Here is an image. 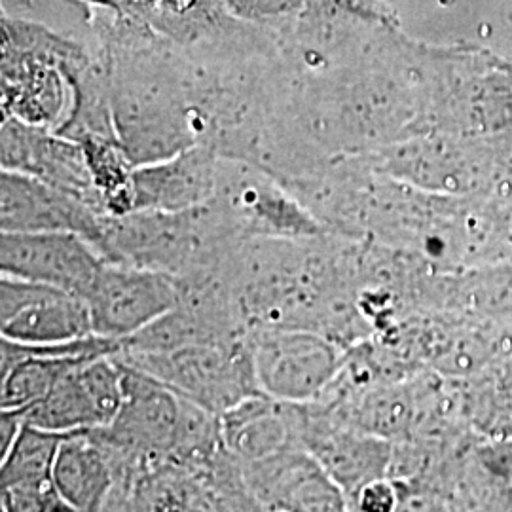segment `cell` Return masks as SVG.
Masks as SVG:
<instances>
[{
  "mask_svg": "<svg viewBox=\"0 0 512 512\" xmlns=\"http://www.w3.org/2000/svg\"><path fill=\"white\" fill-rule=\"evenodd\" d=\"M256 380L279 401L313 403L340 374L348 349L310 329H258L251 332Z\"/></svg>",
  "mask_w": 512,
  "mask_h": 512,
  "instance_id": "obj_2",
  "label": "cell"
},
{
  "mask_svg": "<svg viewBox=\"0 0 512 512\" xmlns=\"http://www.w3.org/2000/svg\"><path fill=\"white\" fill-rule=\"evenodd\" d=\"M306 420L308 403H287L266 393L249 395L220 414L224 444L241 463L304 448Z\"/></svg>",
  "mask_w": 512,
  "mask_h": 512,
  "instance_id": "obj_12",
  "label": "cell"
},
{
  "mask_svg": "<svg viewBox=\"0 0 512 512\" xmlns=\"http://www.w3.org/2000/svg\"><path fill=\"white\" fill-rule=\"evenodd\" d=\"M258 511H349L348 497L306 448L243 463Z\"/></svg>",
  "mask_w": 512,
  "mask_h": 512,
  "instance_id": "obj_8",
  "label": "cell"
},
{
  "mask_svg": "<svg viewBox=\"0 0 512 512\" xmlns=\"http://www.w3.org/2000/svg\"><path fill=\"white\" fill-rule=\"evenodd\" d=\"M465 421L484 439H512V357L454 380Z\"/></svg>",
  "mask_w": 512,
  "mask_h": 512,
  "instance_id": "obj_16",
  "label": "cell"
},
{
  "mask_svg": "<svg viewBox=\"0 0 512 512\" xmlns=\"http://www.w3.org/2000/svg\"><path fill=\"white\" fill-rule=\"evenodd\" d=\"M401 507V494L391 476L376 478L365 484L351 501L349 511L393 512Z\"/></svg>",
  "mask_w": 512,
  "mask_h": 512,
  "instance_id": "obj_18",
  "label": "cell"
},
{
  "mask_svg": "<svg viewBox=\"0 0 512 512\" xmlns=\"http://www.w3.org/2000/svg\"><path fill=\"white\" fill-rule=\"evenodd\" d=\"M116 357L219 416L245 397L264 393L256 380L251 334L152 353L120 351Z\"/></svg>",
  "mask_w": 512,
  "mask_h": 512,
  "instance_id": "obj_1",
  "label": "cell"
},
{
  "mask_svg": "<svg viewBox=\"0 0 512 512\" xmlns=\"http://www.w3.org/2000/svg\"><path fill=\"white\" fill-rule=\"evenodd\" d=\"M107 219L92 203L69 190L12 173L2 177V232H74L101 251Z\"/></svg>",
  "mask_w": 512,
  "mask_h": 512,
  "instance_id": "obj_9",
  "label": "cell"
},
{
  "mask_svg": "<svg viewBox=\"0 0 512 512\" xmlns=\"http://www.w3.org/2000/svg\"><path fill=\"white\" fill-rule=\"evenodd\" d=\"M220 211L230 220L243 241L251 239H310L330 230L302 205L274 188L247 184L222 202Z\"/></svg>",
  "mask_w": 512,
  "mask_h": 512,
  "instance_id": "obj_15",
  "label": "cell"
},
{
  "mask_svg": "<svg viewBox=\"0 0 512 512\" xmlns=\"http://www.w3.org/2000/svg\"><path fill=\"white\" fill-rule=\"evenodd\" d=\"M133 211L183 213L207 205L213 198V183L207 175L186 167H165L135 177Z\"/></svg>",
  "mask_w": 512,
  "mask_h": 512,
  "instance_id": "obj_17",
  "label": "cell"
},
{
  "mask_svg": "<svg viewBox=\"0 0 512 512\" xmlns=\"http://www.w3.org/2000/svg\"><path fill=\"white\" fill-rule=\"evenodd\" d=\"M84 300L93 334L122 342L175 310L183 300V283L164 272L109 260Z\"/></svg>",
  "mask_w": 512,
  "mask_h": 512,
  "instance_id": "obj_4",
  "label": "cell"
},
{
  "mask_svg": "<svg viewBox=\"0 0 512 512\" xmlns=\"http://www.w3.org/2000/svg\"><path fill=\"white\" fill-rule=\"evenodd\" d=\"M65 435L23 423L18 439L0 459L2 511L73 512L54 482L55 458Z\"/></svg>",
  "mask_w": 512,
  "mask_h": 512,
  "instance_id": "obj_11",
  "label": "cell"
},
{
  "mask_svg": "<svg viewBox=\"0 0 512 512\" xmlns=\"http://www.w3.org/2000/svg\"><path fill=\"white\" fill-rule=\"evenodd\" d=\"M122 366L124 403L114 421L99 427L97 433L143 475L173 456L183 416V397L147 372L124 363Z\"/></svg>",
  "mask_w": 512,
  "mask_h": 512,
  "instance_id": "obj_3",
  "label": "cell"
},
{
  "mask_svg": "<svg viewBox=\"0 0 512 512\" xmlns=\"http://www.w3.org/2000/svg\"><path fill=\"white\" fill-rule=\"evenodd\" d=\"M0 334L29 346L61 344L93 334L92 319L84 298L2 274Z\"/></svg>",
  "mask_w": 512,
  "mask_h": 512,
  "instance_id": "obj_7",
  "label": "cell"
},
{
  "mask_svg": "<svg viewBox=\"0 0 512 512\" xmlns=\"http://www.w3.org/2000/svg\"><path fill=\"white\" fill-rule=\"evenodd\" d=\"M124 403V366L116 355H99L73 366L54 389L23 414L25 423L57 433L107 427Z\"/></svg>",
  "mask_w": 512,
  "mask_h": 512,
  "instance_id": "obj_5",
  "label": "cell"
},
{
  "mask_svg": "<svg viewBox=\"0 0 512 512\" xmlns=\"http://www.w3.org/2000/svg\"><path fill=\"white\" fill-rule=\"evenodd\" d=\"M302 446L313 454L348 497L376 478L389 476L393 442L338 421L315 403H308Z\"/></svg>",
  "mask_w": 512,
  "mask_h": 512,
  "instance_id": "obj_10",
  "label": "cell"
},
{
  "mask_svg": "<svg viewBox=\"0 0 512 512\" xmlns=\"http://www.w3.org/2000/svg\"><path fill=\"white\" fill-rule=\"evenodd\" d=\"M423 311L452 313L512 327V262L473 266L452 274L425 277Z\"/></svg>",
  "mask_w": 512,
  "mask_h": 512,
  "instance_id": "obj_13",
  "label": "cell"
},
{
  "mask_svg": "<svg viewBox=\"0 0 512 512\" xmlns=\"http://www.w3.org/2000/svg\"><path fill=\"white\" fill-rule=\"evenodd\" d=\"M54 482L73 512L109 511L120 463L95 429L67 433L57 450Z\"/></svg>",
  "mask_w": 512,
  "mask_h": 512,
  "instance_id": "obj_14",
  "label": "cell"
},
{
  "mask_svg": "<svg viewBox=\"0 0 512 512\" xmlns=\"http://www.w3.org/2000/svg\"><path fill=\"white\" fill-rule=\"evenodd\" d=\"M109 258L74 232H2L0 272L86 298Z\"/></svg>",
  "mask_w": 512,
  "mask_h": 512,
  "instance_id": "obj_6",
  "label": "cell"
},
{
  "mask_svg": "<svg viewBox=\"0 0 512 512\" xmlns=\"http://www.w3.org/2000/svg\"><path fill=\"white\" fill-rule=\"evenodd\" d=\"M23 423V414L18 410H0V459L8 454L18 439Z\"/></svg>",
  "mask_w": 512,
  "mask_h": 512,
  "instance_id": "obj_19",
  "label": "cell"
}]
</instances>
